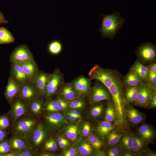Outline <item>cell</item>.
<instances>
[{"label": "cell", "instance_id": "cell-1", "mask_svg": "<svg viewBox=\"0 0 156 156\" xmlns=\"http://www.w3.org/2000/svg\"><path fill=\"white\" fill-rule=\"evenodd\" d=\"M101 27L99 30L102 36L104 38L112 39L115 36L117 31L122 27L125 22L118 12L110 15H102Z\"/></svg>", "mask_w": 156, "mask_h": 156}, {"label": "cell", "instance_id": "cell-2", "mask_svg": "<svg viewBox=\"0 0 156 156\" xmlns=\"http://www.w3.org/2000/svg\"><path fill=\"white\" fill-rule=\"evenodd\" d=\"M13 131L16 135L28 140L31 137L37 126L36 121L30 117L22 116L15 121Z\"/></svg>", "mask_w": 156, "mask_h": 156}, {"label": "cell", "instance_id": "cell-3", "mask_svg": "<svg viewBox=\"0 0 156 156\" xmlns=\"http://www.w3.org/2000/svg\"><path fill=\"white\" fill-rule=\"evenodd\" d=\"M96 80L88 92L90 103L92 104L112 99V95L108 89L101 81Z\"/></svg>", "mask_w": 156, "mask_h": 156}, {"label": "cell", "instance_id": "cell-4", "mask_svg": "<svg viewBox=\"0 0 156 156\" xmlns=\"http://www.w3.org/2000/svg\"><path fill=\"white\" fill-rule=\"evenodd\" d=\"M63 76L60 70L55 69L50 74L46 86L45 96L47 98L53 96L63 84Z\"/></svg>", "mask_w": 156, "mask_h": 156}, {"label": "cell", "instance_id": "cell-5", "mask_svg": "<svg viewBox=\"0 0 156 156\" xmlns=\"http://www.w3.org/2000/svg\"><path fill=\"white\" fill-rule=\"evenodd\" d=\"M156 88L143 82L139 86L135 106L148 108L149 99Z\"/></svg>", "mask_w": 156, "mask_h": 156}, {"label": "cell", "instance_id": "cell-6", "mask_svg": "<svg viewBox=\"0 0 156 156\" xmlns=\"http://www.w3.org/2000/svg\"><path fill=\"white\" fill-rule=\"evenodd\" d=\"M10 103L11 107L9 114L12 120L14 122L28 111V104L19 96L13 99Z\"/></svg>", "mask_w": 156, "mask_h": 156}, {"label": "cell", "instance_id": "cell-7", "mask_svg": "<svg viewBox=\"0 0 156 156\" xmlns=\"http://www.w3.org/2000/svg\"><path fill=\"white\" fill-rule=\"evenodd\" d=\"M34 60V56L27 46L22 45L18 46L10 55L11 63L20 64Z\"/></svg>", "mask_w": 156, "mask_h": 156}, {"label": "cell", "instance_id": "cell-8", "mask_svg": "<svg viewBox=\"0 0 156 156\" xmlns=\"http://www.w3.org/2000/svg\"><path fill=\"white\" fill-rule=\"evenodd\" d=\"M136 53L139 58L145 63L153 62L155 59L156 48L154 45L150 43L141 44L138 48Z\"/></svg>", "mask_w": 156, "mask_h": 156}, {"label": "cell", "instance_id": "cell-9", "mask_svg": "<svg viewBox=\"0 0 156 156\" xmlns=\"http://www.w3.org/2000/svg\"><path fill=\"white\" fill-rule=\"evenodd\" d=\"M125 109L127 122L131 127L137 126L145 120V115L137 109L131 105L126 104Z\"/></svg>", "mask_w": 156, "mask_h": 156}, {"label": "cell", "instance_id": "cell-10", "mask_svg": "<svg viewBox=\"0 0 156 156\" xmlns=\"http://www.w3.org/2000/svg\"><path fill=\"white\" fill-rule=\"evenodd\" d=\"M18 96L29 104L39 96L34 83L32 81H29L21 86Z\"/></svg>", "mask_w": 156, "mask_h": 156}, {"label": "cell", "instance_id": "cell-11", "mask_svg": "<svg viewBox=\"0 0 156 156\" xmlns=\"http://www.w3.org/2000/svg\"><path fill=\"white\" fill-rule=\"evenodd\" d=\"M137 127L136 133L148 144L153 143L156 137V131L155 128L150 125L143 122Z\"/></svg>", "mask_w": 156, "mask_h": 156}, {"label": "cell", "instance_id": "cell-12", "mask_svg": "<svg viewBox=\"0 0 156 156\" xmlns=\"http://www.w3.org/2000/svg\"><path fill=\"white\" fill-rule=\"evenodd\" d=\"M91 80L90 78L81 75L74 79L71 83L79 95H83L88 94L90 90Z\"/></svg>", "mask_w": 156, "mask_h": 156}, {"label": "cell", "instance_id": "cell-13", "mask_svg": "<svg viewBox=\"0 0 156 156\" xmlns=\"http://www.w3.org/2000/svg\"><path fill=\"white\" fill-rule=\"evenodd\" d=\"M10 76L21 86L31 81L19 64L11 63L10 70Z\"/></svg>", "mask_w": 156, "mask_h": 156}, {"label": "cell", "instance_id": "cell-14", "mask_svg": "<svg viewBox=\"0 0 156 156\" xmlns=\"http://www.w3.org/2000/svg\"><path fill=\"white\" fill-rule=\"evenodd\" d=\"M50 75V74L40 71L32 80L36 86L40 96L45 95L46 86Z\"/></svg>", "mask_w": 156, "mask_h": 156}, {"label": "cell", "instance_id": "cell-15", "mask_svg": "<svg viewBox=\"0 0 156 156\" xmlns=\"http://www.w3.org/2000/svg\"><path fill=\"white\" fill-rule=\"evenodd\" d=\"M131 133L132 138L133 153L136 156H141L149 149V144L137 133Z\"/></svg>", "mask_w": 156, "mask_h": 156}, {"label": "cell", "instance_id": "cell-16", "mask_svg": "<svg viewBox=\"0 0 156 156\" xmlns=\"http://www.w3.org/2000/svg\"><path fill=\"white\" fill-rule=\"evenodd\" d=\"M21 86L10 76L4 93L5 98L8 102L10 103L12 100L18 96Z\"/></svg>", "mask_w": 156, "mask_h": 156}, {"label": "cell", "instance_id": "cell-17", "mask_svg": "<svg viewBox=\"0 0 156 156\" xmlns=\"http://www.w3.org/2000/svg\"><path fill=\"white\" fill-rule=\"evenodd\" d=\"M47 135V131L43 125H38L31 137L32 146L35 148L38 147L44 140Z\"/></svg>", "mask_w": 156, "mask_h": 156}, {"label": "cell", "instance_id": "cell-18", "mask_svg": "<svg viewBox=\"0 0 156 156\" xmlns=\"http://www.w3.org/2000/svg\"><path fill=\"white\" fill-rule=\"evenodd\" d=\"M62 98L67 101H71L79 96L71 83L63 84L59 89Z\"/></svg>", "mask_w": 156, "mask_h": 156}, {"label": "cell", "instance_id": "cell-19", "mask_svg": "<svg viewBox=\"0 0 156 156\" xmlns=\"http://www.w3.org/2000/svg\"><path fill=\"white\" fill-rule=\"evenodd\" d=\"M23 70L32 81L40 71L34 60L19 64Z\"/></svg>", "mask_w": 156, "mask_h": 156}, {"label": "cell", "instance_id": "cell-20", "mask_svg": "<svg viewBox=\"0 0 156 156\" xmlns=\"http://www.w3.org/2000/svg\"><path fill=\"white\" fill-rule=\"evenodd\" d=\"M144 81L138 75L130 69L122 79L124 87L139 86Z\"/></svg>", "mask_w": 156, "mask_h": 156}, {"label": "cell", "instance_id": "cell-21", "mask_svg": "<svg viewBox=\"0 0 156 156\" xmlns=\"http://www.w3.org/2000/svg\"><path fill=\"white\" fill-rule=\"evenodd\" d=\"M27 140L22 137L16 135L9 141L12 150L19 152L28 148Z\"/></svg>", "mask_w": 156, "mask_h": 156}, {"label": "cell", "instance_id": "cell-22", "mask_svg": "<svg viewBox=\"0 0 156 156\" xmlns=\"http://www.w3.org/2000/svg\"><path fill=\"white\" fill-rule=\"evenodd\" d=\"M113 123L105 120L99 122L96 127L97 133L101 137L105 138L108 134L116 127Z\"/></svg>", "mask_w": 156, "mask_h": 156}, {"label": "cell", "instance_id": "cell-23", "mask_svg": "<svg viewBox=\"0 0 156 156\" xmlns=\"http://www.w3.org/2000/svg\"><path fill=\"white\" fill-rule=\"evenodd\" d=\"M124 133L119 128H116L111 131L105 137L109 148L119 143Z\"/></svg>", "mask_w": 156, "mask_h": 156}, {"label": "cell", "instance_id": "cell-24", "mask_svg": "<svg viewBox=\"0 0 156 156\" xmlns=\"http://www.w3.org/2000/svg\"><path fill=\"white\" fill-rule=\"evenodd\" d=\"M139 86L124 87L125 99L127 104H132L135 105L136 100Z\"/></svg>", "mask_w": 156, "mask_h": 156}, {"label": "cell", "instance_id": "cell-25", "mask_svg": "<svg viewBox=\"0 0 156 156\" xmlns=\"http://www.w3.org/2000/svg\"><path fill=\"white\" fill-rule=\"evenodd\" d=\"M119 144L123 152L133 153L132 138L131 132L127 131L124 133Z\"/></svg>", "mask_w": 156, "mask_h": 156}, {"label": "cell", "instance_id": "cell-26", "mask_svg": "<svg viewBox=\"0 0 156 156\" xmlns=\"http://www.w3.org/2000/svg\"><path fill=\"white\" fill-rule=\"evenodd\" d=\"M106 101L104 115L105 120L114 123L116 125V114L113 102L112 99Z\"/></svg>", "mask_w": 156, "mask_h": 156}, {"label": "cell", "instance_id": "cell-27", "mask_svg": "<svg viewBox=\"0 0 156 156\" xmlns=\"http://www.w3.org/2000/svg\"><path fill=\"white\" fill-rule=\"evenodd\" d=\"M130 69L138 75L144 82L145 81L149 72L147 66H145L136 60Z\"/></svg>", "mask_w": 156, "mask_h": 156}, {"label": "cell", "instance_id": "cell-28", "mask_svg": "<svg viewBox=\"0 0 156 156\" xmlns=\"http://www.w3.org/2000/svg\"><path fill=\"white\" fill-rule=\"evenodd\" d=\"M88 136V140L93 150L97 152L101 151L105 146V142L101 137L93 133Z\"/></svg>", "mask_w": 156, "mask_h": 156}, {"label": "cell", "instance_id": "cell-29", "mask_svg": "<svg viewBox=\"0 0 156 156\" xmlns=\"http://www.w3.org/2000/svg\"><path fill=\"white\" fill-rule=\"evenodd\" d=\"M45 118L49 123L53 127H57L64 120L63 116L57 113L48 114L46 116Z\"/></svg>", "mask_w": 156, "mask_h": 156}, {"label": "cell", "instance_id": "cell-30", "mask_svg": "<svg viewBox=\"0 0 156 156\" xmlns=\"http://www.w3.org/2000/svg\"><path fill=\"white\" fill-rule=\"evenodd\" d=\"M14 40V38L9 31L4 27H0V44L12 43Z\"/></svg>", "mask_w": 156, "mask_h": 156}, {"label": "cell", "instance_id": "cell-31", "mask_svg": "<svg viewBox=\"0 0 156 156\" xmlns=\"http://www.w3.org/2000/svg\"><path fill=\"white\" fill-rule=\"evenodd\" d=\"M101 101L92 103L93 105L90 109V114L93 118L99 117L105 111V105Z\"/></svg>", "mask_w": 156, "mask_h": 156}, {"label": "cell", "instance_id": "cell-32", "mask_svg": "<svg viewBox=\"0 0 156 156\" xmlns=\"http://www.w3.org/2000/svg\"><path fill=\"white\" fill-rule=\"evenodd\" d=\"M28 104L33 113L38 115L40 113L42 106V102L39 96L35 98Z\"/></svg>", "mask_w": 156, "mask_h": 156}, {"label": "cell", "instance_id": "cell-33", "mask_svg": "<svg viewBox=\"0 0 156 156\" xmlns=\"http://www.w3.org/2000/svg\"><path fill=\"white\" fill-rule=\"evenodd\" d=\"M62 49V45L59 41L55 40L51 42L49 44L48 50L49 52L53 55L60 53Z\"/></svg>", "mask_w": 156, "mask_h": 156}, {"label": "cell", "instance_id": "cell-34", "mask_svg": "<svg viewBox=\"0 0 156 156\" xmlns=\"http://www.w3.org/2000/svg\"><path fill=\"white\" fill-rule=\"evenodd\" d=\"M78 150L83 156H87L92 154L93 149L90 144L86 142L81 143L78 147Z\"/></svg>", "mask_w": 156, "mask_h": 156}, {"label": "cell", "instance_id": "cell-35", "mask_svg": "<svg viewBox=\"0 0 156 156\" xmlns=\"http://www.w3.org/2000/svg\"><path fill=\"white\" fill-rule=\"evenodd\" d=\"M83 95H80L78 97L70 101L69 104V107L70 108L78 109L83 107L85 104V101Z\"/></svg>", "mask_w": 156, "mask_h": 156}, {"label": "cell", "instance_id": "cell-36", "mask_svg": "<svg viewBox=\"0 0 156 156\" xmlns=\"http://www.w3.org/2000/svg\"><path fill=\"white\" fill-rule=\"evenodd\" d=\"M109 148L106 154V156H121L123 152L119 143Z\"/></svg>", "mask_w": 156, "mask_h": 156}, {"label": "cell", "instance_id": "cell-37", "mask_svg": "<svg viewBox=\"0 0 156 156\" xmlns=\"http://www.w3.org/2000/svg\"><path fill=\"white\" fill-rule=\"evenodd\" d=\"M78 130V127L76 125L69 126L66 132L67 137L71 140L73 141L76 138Z\"/></svg>", "mask_w": 156, "mask_h": 156}, {"label": "cell", "instance_id": "cell-38", "mask_svg": "<svg viewBox=\"0 0 156 156\" xmlns=\"http://www.w3.org/2000/svg\"><path fill=\"white\" fill-rule=\"evenodd\" d=\"M11 150L9 141L4 140L0 142V156L10 152Z\"/></svg>", "mask_w": 156, "mask_h": 156}, {"label": "cell", "instance_id": "cell-39", "mask_svg": "<svg viewBox=\"0 0 156 156\" xmlns=\"http://www.w3.org/2000/svg\"><path fill=\"white\" fill-rule=\"evenodd\" d=\"M145 82L156 88V73L149 70Z\"/></svg>", "mask_w": 156, "mask_h": 156}, {"label": "cell", "instance_id": "cell-40", "mask_svg": "<svg viewBox=\"0 0 156 156\" xmlns=\"http://www.w3.org/2000/svg\"><path fill=\"white\" fill-rule=\"evenodd\" d=\"M10 124L9 118L6 114L0 116V129L5 130L9 127Z\"/></svg>", "mask_w": 156, "mask_h": 156}, {"label": "cell", "instance_id": "cell-41", "mask_svg": "<svg viewBox=\"0 0 156 156\" xmlns=\"http://www.w3.org/2000/svg\"><path fill=\"white\" fill-rule=\"evenodd\" d=\"M46 109L47 111L50 112H56L60 110L55 100L47 102L46 104Z\"/></svg>", "mask_w": 156, "mask_h": 156}, {"label": "cell", "instance_id": "cell-42", "mask_svg": "<svg viewBox=\"0 0 156 156\" xmlns=\"http://www.w3.org/2000/svg\"><path fill=\"white\" fill-rule=\"evenodd\" d=\"M55 100L60 110L65 109L68 106L67 101L60 96L57 97Z\"/></svg>", "mask_w": 156, "mask_h": 156}, {"label": "cell", "instance_id": "cell-43", "mask_svg": "<svg viewBox=\"0 0 156 156\" xmlns=\"http://www.w3.org/2000/svg\"><path fill=\"white\" fill-rule=\"evenodd\" d=\"M156 107V92L154 91L148 101V108L155 109Z\"/></svg>", "mask_w": 156, "mask_h": 156}, {"label": "cell", "instance_id": "cell-44", "mask_svg": "<svg viewBox=\"0 0 156 156\" xmlns=\"http://www.w3.org/2000/svg\"><path fill=\"white\" fill-rule=\"evenodd\" d=\"M33 155L32 151L28 148L18 152L16 153V156H31Z\"/></svg>", "mask_w": 156, "mask_h": 156}, {"label": "cell", "instance_id": "cell-45", "mask_svg": "<svg viewBox=\"0 0 156 156\" xmlns=\"http://www.w3.org/2000/svg\"><path fill=\"white\" fill-rule=\"evenodd\" d=\"M91 129V126L88 122H86L83 125L82 134L84 137L88 136L90 134Z\"/></svg>", "mask_w": 156, "mask_h": 156}, {"label": "cell", "instance_id": "cell-46", "mask_svg": "<svg viewBox=\"0 0 156 156\" xmlns=\"http://www.w3.org/2000/svg\"><path fill=\"white\" fill-rule=\"evenodd\" d=\"M77 151L74 148H72L65 152L64 155L65 156H74L77 155Z\"/></svg>", "mask_w": 156, "mask_h": 156}, {"label": "cell", "instance_id": "cell-47", "mask_svg": "<svg viewBox=\"0 0 156 156\" xmlns=\"http://www.w3.org/2000/svg\"><path fill=\"white\" fill-rule=\"evenodd\" d=\"M47 141L51 147L52 151H55L57 148V146L55 140L53 138H51Z\"/></svg>", "mask_w": 156, "mask_h": 156}, {"label": "cell", "instance_id": "cell-48", "mask_svg": "<svg viewBox=\"0 0 156 156\" xmlns=\"http://www.w3.org/2000/svg\"><path fill=\"white\" fill-rule=\"evenodd\" d=\"M141 156H156V153L155 152L149 149L142 154Z\"/></svg>", "mask_w": 156, "mask_h": 156}, {"label": "cell", "instance_id": "cell-49", "mask_svg": "<svg viewBox=\"0 0 156 156\" xmlns=\"http://www.w3.org/2000/svg\"><path fill=\"white\" fill-rule=\"evenodd\" d=\"M8 134V132L5 130L0 129V142L4 140Z\"/></svg>", "mask_w": 156, "mask_h": 156}, {"label": "cell", "instance_id": "cell-50", "mask_svg": "<svg viewBox=\"0 0 156 156\" xmlns=\"http://www.w3.org/2000/svg\"><path fill=\"white\" fill-rule=\"evenodd\" d=\"M68 117L70 121H73L77 118H80L81 117L73 114L70 112L67 113Z\"/></svg>", "mask_w": 156, "mask_h": 156}, {"label": "cell", "instance_id": "cell-51", "mask_svg": "<svg viewBox=\"0 0 156 156\" xmlns=\"http://www.w3.org/2000/svg\"><path fill=\"white\" fill-rule=\"evenodd\" d=\"M149 70L156 73V64L154 63L147 66Z\"/></svg>", "mask_w": 156, "mask_h": 156}, {"label": "cell", "instance_id": "cell-52", "mask_svg": "<svg viewBox=\"0 0 156 156\" xmlns=\"http://www.w3.org/2000/svg\"><path fill=\"white\" fill-rule=\"evenodd\" d=\"M8 21L4 18L3 15L0 10V24L2 23L7 24Z\"/></svg>", "mask_w": 156, "mask_h": 156}, {"label": "cell", "instance_id": "cell-53", "mask_svg": "<svg viewBox=\"0 0 156 156\" xmlns=\"http://www.w3.org/2000/svg\"><path fill=\"white\" fill-rule=\"evenodd\" d=\"M69 143L68 141H67L65 142L58 143V144L60 148H63L68 146L69 144Z\"/></svg>", "mask_w": 156, "mask_h": 156}, {"label": "cell", "instance_id": "cell-54", "mask_svg": "<svg viewBox=\"0 0 156 156\" xmlns=\"http://www.w3.org/2000/svg\"><path fill=\"white\" fill-rule=\"evenodd\" d=\"M121 156H136L133 153L123 152Z\"/></svg>", "mask_w": 156, "mask_h": 156}, {"label": "cell", "instance_id": "cell-55", "mask_svg": "<svg viewBox=\"0 0 156 156\" xmlns=\"http://www.w3.org/2000/svg\"><path fill=\"white\" fill-rule=\"evenodd\" d=\"M44 146L46 149L49 151H52L51 147L48 141L45 142Z\"/></svg>", "mask_w": 156, "mask_h": 156}, {"label": "cell", "instance_id": "cell-56", "mask_svg": "<svg viewBox=\"0 0 156 156\" xmlns=\"http://www.w3.org/2000/svg\"><path fill=\"white\" fill-rule=\"evenodd\" d=\"M70 112L73 114L81 117V115L80 114L79 112L76 110L74 109H72L71 110Z\"/></svg>", "mask_w": 156, "mask_h": 156}, {"label": "cell", "instance_id": "cell-57", "mask_svg": "<svg viewBox=\"0 0 156 156\" xmlns=\"http://www.w3.org/2000/svg\"><path fill=\"white\" fill-rule=\"evenodd\" d=\"M68 141V140L64 138L59 137L58 139V143L65 142Z\"/></svg>", "mask_w": 156, "mask_h": 156}, {"label": "cell", "instance_id": "cell-58", "mask_svg": "<svg viewBox=\"0 0 156 156\" xmlns=\"http://www.w3.org/2000/svg\"><path fill=\"white\" fill-rule=\"evenodd\" d=\"M16 153L10 152L3 155V156H16Z\"/></svg>", "mask_w": 156, "mask_h": 156}, {"label": "cell", "instance_id": "cell-59", "mask_svg": "<svg viewBox=\"0 0 156 156\" xmlns=\"http://www.w3.org/2000/svg\"><path fill=\"white\" fill-rule=\"evenodd\" d=\"M42 155H41V156H51V155L49 154H42Z\"/></svg>", "mask_w": 156, "mask_h": 156}]
</instances>
